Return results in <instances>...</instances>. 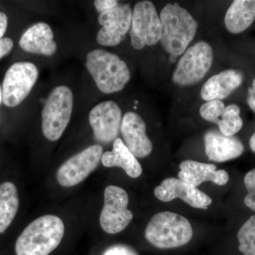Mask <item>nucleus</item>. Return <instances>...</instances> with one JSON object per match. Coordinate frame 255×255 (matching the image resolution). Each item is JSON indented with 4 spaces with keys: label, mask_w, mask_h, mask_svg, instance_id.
I'll return each mask as SVG.
<instances>
[{
    "label": "nucleus",
    "mask_w": 255,
    "mask_h": 255,
    "mask_svg": "<svg viewBox=\"0 0 255 255\" xmlns=\"http://www.w3.org/2000/svg\"><path fill=\"white\" fill-rule=\"evenodd\" d=\"M255 19V0H235L228 8L225 24L232 33L246 31Z\"/></svg>",
    "instance_id": "nucleus-21"
},
{
    "label": "nucleus",
    "mask_w": 255,
    "mask_h": 255,
    "mask_svg": "<svg viewBox=\"0 0 255 255\" xmlns=\"http://www.w3.org/2000/svg\"><path fill=\"white\" fill-rule=\"evenodd\" d=\"M250 145H251L252 150L255 152V133L252 135L251 140H250Z\"/></svg>",
    "instance_id": "nucleus-30"
},
{
    "label": "nucleus",
    "mask_w": 255,
    "mask_h": 255,
    "mask_svg": "<svg viewBox=\"0 0 255 255\" xmlns=\"http://www.w3.org/2000/svg\"><path fill=\"white\" fill-rule=\"evenodd\" d=\"M103 155L102 146L87 147L64 162L56 174L57 181L64 187L78 185L98 167Z\"/></svg>",
    "instance_id": "nucleus-10"
},
{
    "label": "nucleus",
    "mask_w": 255,
    "mask_h": 255,
    "mask_svg": "<svg viewBox=\"0 0 255 255\" xmlns=\"http://www.w3.org/2000/svg\"><path fill=\"white\" fill-rule=\"evenodd\" d=\"M145 236L150 244L159 249H172L187 245L192 238L193 229L184 216L164 211L151 219Z\"/></svg>",
    "instance_id": "nucleus-4"
},
{
    "label": "nucleus",
    "mask_w": 255,
    "mask_h": 255,
    "mask_svg": "<svg viewBox=\"0 0 255 255\" xmlns=\"http://www.w3.org/2000/svg\"><path fill=\"white\" fill-rule=\"evenodd\" d=\"M213 60L211 46L205 41L198 42L184 52L172 75V80L180 86L195 85L209 72Z\"/></svg>",
    "instance_id": "nucleus-6"
},
{
    "label": "nucleus",
    "mask_w": 255,
    "mask_h": 255,
    "mask_svg": "<svg viewBox=\"0 0 255 255\" xmlns=\"http://www.w3.org/2000/svg\"><path fill=\"white\" fill-rule=\"evenodd\" d=\"M247 102H248V105L251 107V110L255 113V78L253 80V86L250 87L249 90H248Z\"/></svg>",
    "instance_id": "nucleus-28"
},
{
    "label": "nucleus",
    "mask_w": 255,
    "mask_h": 255,
    "mask_svg": "<svg viewBox=\"0 0 255 255\" xmlns=\"http://www.w3.org/2000/svg\"><path fill=\"white\" fill-rule=\"evenodd\" d=\"M248 194L245 197L246 205L255 211V169L247 173L244 179Z\"/></svg>",
    "instance_id": "nucleus-24"
},
{
    "label": "nucleus",
    "mask_w": 255,
    "mask_h": 255,
    "mask_svg": "<svg viewBox=\"0 0 255 255\" xmlns=\"http://www.w3.org/2000/svg\"><path fill=\"white\" fill-rule=\"evenodd\" d=\"M243 81L241 72L236 70H227L209 78L203 86L201 97L206 102L226 99Z\"/></svg>",
    "instance_id": "nucleus-19"
},
{
    "label": "nucleus",
    "mask_w": 255,
    "mask_h": 255,
    "mask_svg": "<svg viewBox=\"0 0 255 255\" xmlns=\"http://www.w3.org/2000/svg\"><path fill=\"white\" fill-rule=\"evenodd\" d=\"M159 18L162 23L160 41L164 49L172 56L183 54L195 36L197 21L177 3L166 4Z\"/></svg>",
    "instance_id": "nucleus-2"
},
{
    "label": "nucleus",
    "mask_w": 255,
    "mask_h": 255,
    "mask_svg": "<svg viewBox=\"0 0 255 255\" xmlns=\"http://www.w3.org/2000/svg\"><path fill=\"white\" fill-rule=\"evenodd\" d=\"M132 11L128 4H119L113 9L101 13L98 21L103 27L97 33V41L104 46H116L131 27Z\"/></svg>",
    "instance_id": "nucleus-11"
},
{
    "label": "nucleus",
    "mask_w": 255,
    "mask_h": 255,
    "mask_svg": "<svg viewBox=\"0 0 255 255\" xmlns=\"http://www.w3.org/2000/svg\"><path fill=\"white\" fill-rule=\"evenodd\" d=\"M239 251L244 255H255V216L242 226L238 233Z\"/></svg>",
    "instance_id": "nucleus-23"
},
{
    "label": "nucleus",
    "mask_w": 255,
    "mask_h": 255,
    "mask_svg": "<svg viewBox=\"0 0 255 255\" xmlns=\"http://www.w3.org/2000/svg\"><path fill=\"white\" fill-rule=\"evenodd\" d=\"M1 102H2V94H1V87L0 85V105H1Z\"/></svg>",
    "instance_id": "nucleus-31"
},
{
    "label": "nucleus",
    "mask_w": 255,
    "mask_h": 255,
    "mask_svg": "<svg viewBox=\"0 0 255 255\" xmlns=\"http://www.w3.org/2000/svg\"><path fill=\"white\" fill-rule=\"evenodd\" d=\"M65 226L60 218L46 215L32 221L15 244L16 255H49L61 243Z\"/></svg>",
    "instance_id": "nucleus-1"
},
{
    "label": "nucleus",
    "mask_w": 255,
    "mask_h": 255,
    "mask_svg": "<svg viewBox=\"0 0 255 255\" xmlns=\"http://www.w3.org/2000/svg\"><path fill=\"white\" fill-rule=\"evenodd\" d=\"M86 66L101 92L112 94L122 91L130 78L127 63L118 55L96 49L87 55Z\"/></svg>",
    "instance_id": "nucleus-3"
},
{
    "label": "nucleus",
    "mask_w": 255,
    "mask_h": 255,
    "mask_svg": "<svg viewBox=\"0 0 255 255\" xmlns=\"http://www.w3.org/2000/svg\"><path fill=\"white\" fill-rule=\"evenodd\" d=\"M53 37L49 25L38 23L24 32L20 39L19 46L28 53L50 56L57 50V43Z\"/></svg>",
    "instance_id": "nucleus-18"
},
{
    "label": "nucleus",
    "mask_w": 255,
    "mask_h": 255,
    "mask_svg": "<svg viewBox=\"0 0 255 255\" xmlns=\"http://www.w3.org/2000/svg\"><path fill=\"white\" fill-rule=\"evenodd\" d=\"M127 191L117 186H108L105 191V204L101 212L100 226L109 234L122 232L132 221L133 215L128 209Z\"/></svg>",
    "instance_id": "nucleus-9"
},
{
    "label": "nucleus",
    "mask_w": 255,
    "mask_h": 255,
    "mask_svg": "<svg viewBox=\"0 0 255 255\" xmlns=\"http://www.w3.org/2000/svg\"><path fill=\"white\" fill-rule=\"evenodd\" d=\"M205 152L210 160L224 162L240 157L244 146L238 137L226 136L217 130H210L204 136Z\"/></svg>",
    "instance_id": "nucleus-17"
},
{
    "label": "nucleus",
    "mask_w": 255,
    "mask_h": 255,
    "mask_svg": "<svg viewBox=\"0 0 255 255\" xmlns=\"http://www.w3.org/2000/svg\"><path fill=\"white\" fill-rule=\"evenodd\" d=\"M38 77V70L34 64L29 62L13 64L5 74L1 87L4 105L14 107L20 105L29 95Z\"/></svg>",
    "instance_id": "nucleus-8"
},
{
    "label": "nucleus",
    "mask_w": 255,
    "mask_h": 255,
    "mask_svg": "<svg viewBox=\"0 0 255 255\" xmlns=\"http://www.w3.org/2000/svg\"><path fill=\"white\" fill-rule=\"evenodd\" d=\"M130 36L132 46L136 50L154 46L160 41L162 23L152 1H139L134 6Z\"/></svg>",
    "instance_id": "nucleus-7"
},
{
    "label": "nucleus",
    "mask_w": 255,
    "mask_h": 255,
    "mask_svg": "<svg viewBox=\"0 0 255 255\" xmlns=\"http://www.w3.org/2000/svg\"><path fill=\"white\" fill-rule=\"evenodd\" d=\"M199 112L203 119L218 125L220 132L226 136H233L243 127L241 110L238 105L226 107L222 101H211L201 106Z\"/></svg>",
    "instance_id": "nucleus-14"
},
{
    "label": "nucleus",
    "mask_w": 255,
    "mask_h": 255,
    "mask_svg": "<svg viewBox=\"0 0 255 255\" xmlns=\"http://www.w3.org/2000/svg\"><path fill=\"white\" fill-rule=\"evenodd\" d=\"M7 16L3 12H0V40L3 38L7 28Z\"/></svg>",
    "instance_id": "nucleus-29"
},
{
    "label": "nucleus",
    "mask_w": 255,
    "mask_h": 255,
    "mask_svg": "<svg viewBox=\"0 0 255 255\" xmlns=\"http://www.w3.org/2000/svg\"><path fill=\"white\" fill-rule=\"evenodd\" d=\"M102 162L106 167H121L129 177L133 179L140 177L142 174V167L136 157L119 137L114 141L113 150L103 153Z\"/></svg>",
    "instance_id": "nucleus-20"
},
{
    "label": "nucleus",
    "mask_w": 255,
    "mask_h": 255,
    "mask_svg": "<svg viewBox=\"0 0 255 255\" xmlns=\"http://www.w3.org/2000/svg\"><path fill=\"white\" fill-rule=\"evenodd\" d=\"M14 46L12 40L9 38H3L0 40V59L9 54Z\"/></svg>",
    "instance_id": "nucleus-27"
},
{
    "label": "nucleus",
    "mask_w": 255,
    "mask_h": 255,
    "mask_svg": "<svg viewBox=\"0 0 255 255\" xmlns=\"http://www.w3.org/2000/svg\"><path fill=\"white\" fill-rule=\"evenodd\" d=\"M179 168V179L196 187L206 182H212L217 185L223 186L229 181L228 172L223 169L216 170V166L214 164L187 159L181 162Z\"/></svg>",
    "instance_id": "nucleus-16"
},
{
    "label": "nucleus",
    "mask_w": 255,
    "mask_h": 255,
    "mask_svg": "<svg viewBox=\"0 0 255 255\" xmlns=\"http://www.w3.org/2000/svg\"><path fill=\"white\" fill-rule=\"evenodd\" d=\"M73 108V94L69 87L53 89L42 111V130L48 140L56 141L68 127Z\"/></svg>",
    "instance_id": "nucleus-5"
},
{
    "label": "nucleus",
    "mask_w": 255,
    "mask_h": 255,
    "mask_svg": "<svg viewBox=\"0 0 255 255\" xmlns=\"http://www.w3.org/2000/svg\"><path fill=\"white\" fill-rule=\"evenodd\" d=\"M154 194L157 199L163 202H169L179 198L191 207L208 209L212 199L195 186L183 182L177 178L164 179L160 185L155 187Z\"/></svg>",
    "instance_id": "nucleus-13"
},
{
    "label": "nucleus",
    "mask_w": 255,
    "mask_h": 255,
    "mask_svg": "<svg viewBox=\"0 0 255 255\" xmlns=\"http://www.w3.org/2000/svg\"><path fill=\"white\" fill-rule=\"evenodd\" d=\"M19 206L16 186L6 182L0 184V234L4 233L14 221Z\"/></svg>",
    "instance_id": "nucleus-22"
},
{
    "label": "nucleus",
    "mask_w": 255,
    "mask_h": 255,
    "mask_svg": "<svg viewBox=\"0 0 255 255\" xmlns=\"http://www.w3.org/2000/svg\"><path fill=\"white\" fill-rule=\"evenodd\" d=\"M119 4V1L117 0H97L95 1L96 9L100 14L113 9L118 6Z\"/></svg>",
    "instance_id": "nucleus-26"
},
{
    "label": "nucleus",
    "mask_w": 255,
    "mask_h": 255,
    "mask_svg": "<svg viewBox=\"0 0 255 255\" xmlns=\"http://www.w3.org/2000/svg\"><path fill=\"white\" fill-rule=\"evenodd\" d=\"M121 131L128 150L135 157H145L152 150V143L146 135L143 119L135 112H128L122 119Z\"/></svg>",
    "instance_id": "nucleus-15"
},
{
    "label": "nucleus",
    "mask_w": 255,
    "mask_h": 255,
    "mask_svg": "<svg viewBox=\"0 0 255 255\" xmlns=\"http://www.w3.org/2000/svg\"><path fill=\"white\" fill-rule=\"evenodd\" d=\"M103 255H139L131 247L127 245H114L106 250Z\"/></svg>",
    "instance_id": "nucleus-25"
},
{
    "label": "nucleus",
    "mask_w": 255,
    "mask_h": 255,
    "mask_svg": "<svg viewBox=\"0 0 255 255\" xmlns=\"http://www.w3.org/2000/svg\"><path fill=\"white\" fill-rule=\"evenodd\" d=\"M89 121L95 138L103 143H110L118 136L122 123V110L113 101H105L90 111Z\"/></svg>",
    "instance_id": "nucleus-12"
}]
</instances>
